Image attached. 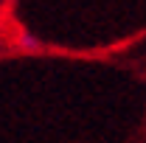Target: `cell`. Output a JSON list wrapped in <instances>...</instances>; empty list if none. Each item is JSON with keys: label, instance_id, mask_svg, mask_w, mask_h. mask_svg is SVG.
Returning a JSON list of instances; mask_svg holds the SVG:
<instances>
[{"label": "cell", "instance_id": "1", "mask_svg": "<svg viewBox=\"0 0 146 143\" xmlns=\"http://www.w3.org/2000/svg\"><path fill=\"white\" fill-rule=\"evenodd\" d=\"M20 48H23V51H34V48H39V42H36L28 31H23V34H20Z\"/></svg>", "mask_w": 146, "mask_h": 143}]
</instances>
